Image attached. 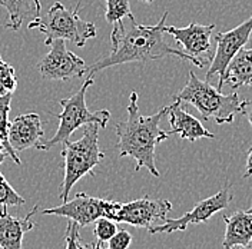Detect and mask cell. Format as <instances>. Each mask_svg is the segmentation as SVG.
<instances>
[{"mask_svg":"<svg viewBox=\"0 0 252 249\" xmlns=\"http://www.w3.org/2000/svg\"><path fill=\"white\" fill-rule=\"evenodd\" d=\"M168 15L169 12H165L160 20L154 26L138 25L133 16L127 17L129 25H125L124 20L115 23V28L110 33V52L106 56L86 66L85 73H88L89 78H94V73L116 64L132 62L146 63L166 56H176L182 61L193 63L198 67H204L205 62L189 56L188 53L178 50L168 43L163 31Z\"/></svg>","mask_w":252,"mask_h":249,"instance_id":"6da1fadb","label":"cell"},{"mask_svg":"<svg viewBox=\"0 0 252 249\" xmlns=\"http://www.w3.org/2000/svg\"><path fill=\"white\" fill-rule=\"evenodd\" d=\"M138 99L139 96L136 92L130 93L127 119L116 124V148L119 149L121 157L130 156L135 159V171L138 172L142 168H146L149 173L159 178L160 173L155 163V149L158 143L169 138V133L162 130L159 126L160 119L168 115L169 106H163L152 116H143L139 112Z\"/></svg>","mask_w":252,"mask_h":249,"instance_id":"7a4b0ae2","label":"cell"},{"mask_svg":"<svg viewBox=\"0 0 252 249\" xmlns=\"http://www.w3.org/2000/svg\"><path fill=\"white\" fill-rule=\"evenodd\" d=\"M173 99L195 106L202 119L215 121L218 124H232L244 108V100L236 92L223 94L218 88H214L208 80H201L193 72H189L187 85Z\"/></svg>","mask_w":252,"mask_h":249,"instance_id":"3957f363","label":"cell"},{"mask_svg":"<svg viewBox=\"0 0 252 249\" xmlns=\"http://www.w3.org/2000/svg\"><path fill=\"white\" fill-rule=\"evenodd\" d=\"M99 124H85L82 138L75 142H64L62 151L63 176L59 198L62 202L69 201V192L83 176H94V168L105 159L99 148Z\"/></svg>","mask_w":252,"mask_h":249,"instance_id":"277c9868","label":"cell"},{"mask_svg":"<svg viewBox=\"0 0 252 249\" xmlns=\"http://www.w3.org/2000/svg\"><path fill=\"white\" fill-rule=\"evenodd\" d=\"M80 3L73 9L64 7L61 1L53 3L46 16L37 17L29 22L28 29H39L45 34V45L49 46L53 40L62 39L83 47L89 39L96 37V26L92 22H86L79 16Z\"/></svg>","mask_w":252,"mask_h":249,"instance_id":"5b68a950","label":"cell"},{"mask_svg":"<svg viewBox=\"0 0 252 249\" xmlns=\"http://www.w3.org/2000/svg\"><path fill=\"white\" fill-rule=\"evenodd\" d=\"M94 79L88 78L78 92L66 99L59 100L62 112L61 113H52L55 118L59 119V126L53 138L49 140H42V143L36 148L37 151H50L53 146L67 142L75 130H78L80 126L89 124H97L100 127H106L110 119L109 110H96L91 112L86 105V92L94 85Z\"/></svg>","mask_w":252,"mask_h":249,"instance_id":"8992f818","label":"cell"},{"mask_svg":"<svg viewBox=\"0 0 252 249\" xmlns=\"http://www.w3.org/2000/svg\"><path fill=\"white\" fill-rule=\"evenodd\" d=\"M122 203L89 196L83 192H78L72 199L63 202L61 206L42 211L43 215H58L78 223L80 228L94 223L99 218H108L116 222Z\"/></svg>","mask_w":252,"mask_h":249,"instance_id":"52a82bcc","label":"cell"},{"mask_svg":"<svg viewBox=\"0 0 252 249\" xmlns=\"http://www.w3.org/2000/svg\"><path fill=\"white\" fill-rule=\"evenodd\" d=\"M49 46V53L37 64L42 78L67 82L70 79L82 78L85 75L86 62L73 52L67 50L64 40L56 39Z\"/></svg>","mask_w":252,"mask_h":249,"instance_id":"ba28073f","label":"cell"},{"mask_svg":"<svg viewBox=\"0 0 252 249\" xmlns=\"http://www.w3.org/2000/svg\"><path fill=\"white\" fill-rule=\"evenodd\" d=\"M232 201V195L229 192L228 187L220 189V192H217L215 195L206 198L204 201L198 203L195 208H192L188 211L185 215H182L181 218L171 219L166 218L163 223L157 225L154 228H151L148 232L149 234H173L176 231H187L190 223H205L206 220L212 218L217 212H220L222 209H226L229 206V203Z\"/></svg>","mask_w":252,"mask_h":249,"instance_id":"9c48e42d","label":"cell"},{"mask_svg":"<svg viewBox=\"0 0 252 249\" xmlns=\"http://www.w3.org/2000/svg\"><path fill=\"white\" fill-rule=\"evenodd\" d=\"M252 33V16L250 19H247L244 23H241L239 26L234 28L232 31H225V33H218L217 34V49H215V55L211 59V66L209 70L206 73L205 80H211L214 76H220L218 79V89H222V79L225 75L226 66L232 61V58L236 53L247 45V42L250 40Z\"/></svg>","mask_w":252,"mask_h":249,"instance_id":"30bf717a","label":"cell"},{"mask_svg":"<svg viewBox=\"0 0 252 249\" xmlns=\"http://www.w3.org/2000/svg\"><path fill=\"white\" fill-rule=\"evenodd\" d=\"M171 211L172 202L168 199H152L149 196H143L141 199L122 203L116 222L149 231L151 228L163 223Z\"/></svg>","mask_w":252,"mask_h":249,"instance_id":"8fae6325","label":"cell"},{"mask_svg":"<svg viewBox=\"0 0 252 249\" xmlns=\"http://www.w3.org/2000/svg\"><path fill=\"white\" fill-rule=\"evenodd\" d=\"M215 25H199L190 23L187 28H175V26H163V31L171 34L175 42L184 47L185 53L205 62L202 55H206L211 50V36Z\"/></svg>","mask_w":252,"mask_h":249,"instance_id":"7c38bea8","label":"cell"},{"mask_svg":"<svg viewBox=\"0 0 252 249\" xmlns=\"http://www.w3.org/2000/svg\"><path fill=\"white\" fill-rule=\"evenodd\" d=\"M43 136V124L37 113H25L10 121L9 143L17 154L29 148H37Z\"/></svg>","mask_w":252,"mask_h":249,"instance_id":"4fadbf2b","label":"cell"},{"mask_svg":"<svg viewBox=\"0 0 252 249\" xmlns=\"http://www.w3.org/2000/svg\"><path fill=\"white\" fill-rule=\"evenodd\" d=\"M6 208V205H1L0 208V249H25L23 236L32 229L37 228V223L32 220V218L40 206L36 203L25 218L9 215Z\"/></svg>","mask_w":252,"mask_h":249,"instance_id":"5bb4252c","label":"cell"},{"mask_svg":"<svg viewBox=\"0 0 252 249\" xmlns=\"http://www.w3.org/2000/svg\"><path fill=\"white\" fill-rule=\"evenodd\" d=\"M169 124L172 127L171 133H176L181 139L188 142H196L201 138L215 139V135L211 133L199 119L192 116L184 109L182 100L173 99V103L169 106Z\"/></svg>","mask_w":252,"mask_h":249,"instance_id":"9a60e30c","label":"cell"},{"mask_svg":"<svg viewBox=\"0 0 252 249\" xmlns=\"http://www.w3.org/2000/svg\"><path fill=\"white\" fill-rule=\"evenodd\" d=\"M223 222L226 225L223 236V249H229L238 245H247L252 241V214L236 209L229 217H225Z\"/></svg>","mask_w":252,"mask_h":249,"instance_id":"2e32d148","label":"cell"},{"mask_svg":"<svg viewBox=\"0 0 252 249\" xmlns=\"http://www.w3.org/2000/svg\"><path fill=\"white\" fill-rule=\"evenodd\" d=\"M231 85L232 89L241 86H252V47L241 49L226 66L222 85Z\"/></svg>","mask_w":252,"mask_h":249,"instance_id":"e0dca14e","label":"cell"},{"mask_svg":"<svg viewBox=\"0 0 252 249\" xmlns=\"http://www.w3.org/2000/svg\"><path fill=\"white\" fill-rule=\"evenodd\" d=\"M0 6H3L7 13L9 20L4 23L6 29L19 31L25 20H34L40 17L42 3L40 0H0Z\"/></svg>","mask_w":252,"mask_h":249,"instance_id":"ac0fdd59","label":"cell"},{"mask_svg":"<svg viewBox=\"0 0 252 249\" xmlns=\"http://www.w3.org/2000/svg\"><path fill=\"white\" fill-rule=\"evenodd\" d=\"M10 103H12V94H6V96H0V140H1V146L4 148V151L7 152V156L12 157V160L16 165H20V157L15 152V149L12 148V145L9 143V112H10Z\"/></svg>","mask_w":252,"mask_h":249,"instance_id":"d6986e66","label":"cell"},{"mask_svg":"<svg viewBox=\"0 0 252 249\" xmlns=\"http://www.w3.org/2000/svg\"><path fill=\"white\" fill-rule=\"evenodd\" d=\"M106 1V22L108 23H118L119 20H124L125 17H132L129 0H105Z\"/></svg>","mask_w":252,"mask_h":249,"instance_id":"ffe728a7","label":"cell"},{"mask_svg":"<svg viewBox=\"0 0 252 249\" xmlns=\"http://www.w3.org/2000/svg\"><path fill=\"white\" fill-rule=\"evenodd\" d=\"M17 88L15 67L0 58V96L13 94Z\"/></svg>","mask_w":252,"mask_h":249,"instance_id":"44dd1931","label":"cell"},{"mask_svg":"<svg viewBox=\"0 0 252 249\" xmlns=\"http://www.w3.org/2000/svg\"><path fill=\"white\" fill-rule=\"evenodd\" d=\"M25 203L26 201L23 199V196H20L15 190V187L0 173V206H22Z\"/></svg>","mask_w":252,"mask_h":249,"instance_id":"7402d4cb","label":"cell"},{"mask_svg":"<svg viewBox=\"0 0 252 249\" xmlns=\"http://www.w3.org/2000/svg\"><path fill=\"white\" fill-rule=\"evenodd\" d=\"M116 232H118V225L115 220L108 218H99L97 220H94V235L99 244L108 242Z\"/></svg>","mask_w":252,"mask_h":249,"instance_id":"603a6c76","label":"cell"},{"mask_svg":"<svg viewBox=\"0 0 252 249\" xmlns=\"http://www.w3.org/2000/svg\"><path fill=\"white\" fill-rule=\"evenodd\" d=\"M132 244V235L126 229H118V232L108 241V249H127Z\"/></svg>","mask_w":252,"mask_h":249,"instance_id":"cb8c5ba5","label":"cell"},{"mask_svg":"<svg viewBox=\"0 0 252 249\" xmlns=\"http://www.w3.org/2000/svg\"><path fill=\"white\" fill-rule=\"evenodd\" d=\"M79 229H80V226H79L78 223H75V222H72V220L67 223V228H66V238H64V241H66V247H64V249H80L79 248V245H80Z\"/></svg>","mask_w":252,"mask_h":249,"instance_id":"d4e9b609","label":"cell"},{"mask_svg":"<svg viewBox=\"0 0 252 249\" xmlns=\"http://www.w3.org/2000/svg\"><path fill=\"white\" fill-rule=\"evenodd\" d=\"M242 113L247 116L248 122L252 127V100H244V108H242Z\"/></svg>","mask_w":252,"mask_h":249,"instance_id":"484cf974","label":"cell"},{"mask_svg":"<svg viewBox=\"0 0 252 249\" xmlns=\"http://www.w3.org/2000/svg\"><path fill=\"white\" fill-rule=\"evenodd\" d=\"M252 176V146L248 149V156H247V168H245V173L244 178H250Z\"/></svg>","mask_w":252,"mask_h":249,"instance_id":"4316f807","label":"cell"},{"mask_svg":"<svg viewBox=\"0 0 252 249\" xmlns=\"http://www.w3.org/2000/svg\"><path fill=\"white\" fill-rule=\"evenodd\" d=\"M79 248L80 249H108V248H103V244H99V242H96V244H83V245H79Z\"/></svg>","mask_w":252,"mask_h":249,"instance_id":"83f0119b","label":"cell"},{"mask_svg":"<svg viewBox=\"0 0 252 249\" xmlns=\"http://www.w3.org/2000/svg\"><path fill=\"white\" fill-rule=\"evenodd\" d=\"M6 157H7V152L4 151L3 146H0V163H3L6 160Z\"/></svg>","mask_w":252,"mask_h":249,"instance_id":"f1b7e54d","label":"cell"},{"mask_svg":"<svg viewBox=\"0 0 252 249\" xmlns=\"http://www.w3.org/2000/svg\"><path fill=\"white\" fill-rule=\"evenodd\" d=\"M229 249H252V241H250L247 245H238V247H232Z\"/></svg>","mask_w":252,"mask_h":249,"instance_id":"f546056e","label":"cell"},{"mask_svg":"<svg viewBox=\"0 0 252 249\" xmlns=\"http://www.w3.org/2000/svg\"><path fill=\"white\" fill-rule=\"evenodd\" d=\"M247 212H250V214H252V205L250 206V209H247Z\"/></svg>","mask_w":252,"mask_h":249,"instance_id":"4dcf8cb0","label":"cell"},{"mask_svg":"<svg viewBox=\"0 0 252 249\" xmlns=\"http://www.w3.org/2000/svg\"><path fill=\"white\" fill-rule=\"evenodd\" d=\"M143 1H146V3H152L154 0H143Z\"/></svg>","mask_w":252,"mask_h":249,"instance_id":"1f68e13d","label":"cell"}]
</instances>
